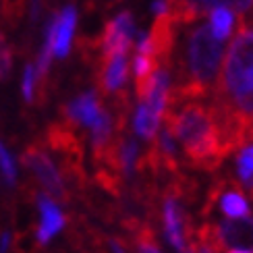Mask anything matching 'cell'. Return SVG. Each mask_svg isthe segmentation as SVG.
Returning <instances> with one entry per match:
<instances>
[{"label": "cell", "mask_w": 253, "mask_h": 253, "mask_svg": "<svg viewBox=\"0 0 253 253\" xmlns=\"http://www.w3.org/2000/svg\"><path fill=\"white\" fill-rule=\"evenodd\" d=\"M224 42L216 40L208 23H197L185 38L174 100H202L216 87Z\"/></svg>", "instance_id": "cell-3"}, {"label": "cell", "mask_w": 253, "mask_h": 253, "mask_svg": "<svg viewBox=\"0 0 253 253\" xmlns=\"http://www.w3.org/2000/svg\"><path fill=\"white\" fill-rule=\"evenodd\" d=\"M220 249H245L253 251V218H226L216 224Z\"/></svg>", "instance_id": "cell-8"}, {"label": "cell", "mask_w": 253, "mask_h": 253, "mask_svg": "<svg viewBox=\"0 0 253 253\" xmlns=\"http://www.w3.org/2000/svg\"><path fill=\"white\" fill-rule=\"evenodd\" d=\"M135 36V25L131 13H121L117 19L104 27L102 34V58H108L114 54H126L131 48V42Z\"/></svg>", "instance_id": "cell-7"}, {"label": "cell", "mask_w": 253, "mask_h": 253, "mask_svg": "<svg viewBox=\"0 0 253 253\" xmlns=\"http://www.w3.org/2000/svg\"><path fill=\"white\" fill-rule=\"evenodd\" d=\"M8 241H10V235L4 233L2 239H0V253H6V249H8Z\"/></svg>", "instance_id": "cell-22"}, {"label": "cell", "mask_w": 253, "mask_h": 253, "mask_svg": "<svg viewBox=\"0 0 253 253\" xmlns=\"http://www.w3.org/2000/svg\"><path fill=\"white\" fill-rule=\"evenodd\" d=\"M226 156L253 139V25L239 21L210 102Z\"/></svg>", "instance_id": "cell-1"}, {"label": "cell", "mask_w": 253, "mask_h": 253, "mask_svg": "<svg viewBox=\"0 0 253 253\" xmlns=\"http://www.w3.org/2000/svg\"><path fill=\"white\" fill-rule=\"evenodd\" d=\"M226 253H253V251H245V249H228Z\"/></svg>", "instance_id": "cell-23"}, {"label": "cell", "mask_w": 253, "mask_h": 253, "mask_svg": "<svg viewBox=\"0 0 253 253\" xmlns=\"http://www.w3.org/2000/svg\"><path fill=\"white\" fill-rule=\"evenodd\" d=\"M193 253H216L214 249H210V247H206V245H202V243H193Z\"/></svg>", "instance_id": "cell-21"}, {"label": "cell", "mask_w": 253, "mask_h": 253, "mask_svg": "<svg viewBox=\"0 0 253 253\" xmlns=\"http://www.w3.org/2000/svg\"><path fill=\"white\" fill-rule=\"evenodd\" d=\"M36 87H38V75H36V67L34 65H27L25 73H23V98L25 102H34L36 100Z\"/></svg>", "instance_id": "cell-18"}, {"label": "cell", "mask_w": 253, "mask_h": 253, "mask_svg": "<svg viewBox=\"0 0 253 253\" xmlns=\"http://www.w3.org/2000/svg\"><path fill=\"white\" fill-rule=\"evenodd\" d=\"M38 208L42 214L40 226H38V241L42 245H46L48 241L65 226V214H62V210L58 208L54 199L44 193L38 195Z\"/></svg>", "instance_id": "cell-12"}, {"label": "cell", "mask_w": 253, "mask_h": 253, "mask_svg": "<svg viewBox=\"0 0 253 253\" xmlns=\"http://www.w3.org/2000/svg\"><path fill=\"white\" fill-rule=\"evenodd\" d=\"M160 125H162V121L141 102L135 112V133L143 137V139H154L158 131H160Z\"/></svg>", "instance_id": "cell-15"}, {"label": "cell", "mask_w": 253, "mask_h": 253, "mask_svg": "<svg viewBox=\"0 0 253 253\" xmlns=\"http://www.w3.org/2000/svg\"><path fill=\"white\" fill-rule=\"evenodd\" d=\"M102 110L104 108L100 104L98 93L96 91H85L65 108V121H67V125L91 126L93 123H96V119L102 114Z\"/></svg>", "instance_id": "cell-11"}, {"label": "cell", "mask_w": 253, "mask_h": 253, "mask_svg": "<svg viewBox=\"0 0 253 253\" xmlns=\"http://www.w3.org/2000/svg\"><path fill=\"white\" fill-rule=\"evenodd\" d=\"M23 164L25 168L36 176V181L46 189V193L52 199H58V202H67L69 199V191H67V183L62 174L58 172V168L54 164V160L50 158V154L44 150L42 145L34 143L29 145L23 152Z\"/></svg>", "instance_id": "cell-4"}, {"label": "cell", "mask_w": 253, "mask_h": 253, "mask_svg": "<svg viewBox=\"0 0 253 253\" xmlns=\"http://www.w3.org/2000/svg\"><path fill=\"white\" fill-rule=\"evenodd\" d=\"M126 75H129L126 54H114V56H108V58H102L100 91L106 93V96H112V93L123 91Z\"/></svg>", "instance_id": "cell-10"}, {"label": "cell", "mask_w": 253, "mask_h": 253, "mask_svg": "<svg viewBox=\"0 0 253 253\" xmlns=\"http://www.w3.org/2000/svg\"><path fill=\"white\" fill-rule=\"evenodd\" d=\"M135 243H137V253H160L154 230L145 224L135 226Z\"/></svg>", "instance_id": "cell-16"}, {"label": "cell", "mask_w": 253, "mask_h": 253, "mask_svg": "<svg viewBox=\"0 0 253 253\" xmlns=\"http://www.w3.org/2000/svg\"><path fill=\"white\" fill-rule=\"evenodd\" d=\"M218 204L220 212H222L228 220L230 218H245L249 216V204L245 195L241 193L237 183H230L228 178H218L212 185L206 202V212H210Z\"/></svg>", "instance_id": "cell-6"}, {"label": "cell", "mask_w": 253, "mask_h": 253, "mask_svg": "<svg viewBox=\"0 0 253 253\" xmlns=\"http://www.w3.org/2000/svg\"><path fill=\"white\" fill-rule=\"evenodd\" d=\"M235 170H237L241 185L253 195V139H249L247 143H243L237 150Z\"/></svg>", "instance_id": "cell-13"}, {"label": "cell", "mask_w": 253, "mask_h": 253, "mask_svg": "<svg viewBox=\"0 0 253 253\" xmlns=\"http://www.w3.org/2000/svg\"><path fill=\"white\" fill-rule=\"evenodd\" d=\"M10 65H13V54H10V48L6 46L4 36L0 34V79H4L10 73Z\"/></svg>", "instance_id": "cell-19"}, {"label": "cell", "mask_w": 253, "mask_h": 253, "mask_svg": "<svg viewBox=\"0 0 253 253\" xmlns=\"http://www.w3.org/2000/svg\"><path fill=\"white\" fill-rule=\"evenodd\" d=\"M235 13L228 8H212L210 10V31L216 40L226 42V38L230 36V31L235 27Z\"/></svg>", "instance_id": "cell-14"}, {"label": "cell", "mask_w": 253, "mask_h": 253, "mask_svg": "<svg viewBox=\"0 0 253 253\" xmlns=\"http://www.w3.org/2000/svg\"><path fill=\"white\" fill-rule=\"evenodd\" d=\"M162 123L172 139L183 145L187 160L195 168L214 170L226 158L218 123L204 102L170 98Z\"/></svg>", "instance_id": "cell-2"}, {"label": "cell", "mask_w": 253, "mask_h": 253, "mask_svg": "<svg viewBox=\"0 0 253 253\" xmlns=\"http://www.w3.org/2000/svg\"><path fill=\"white\" fill-rule=\"evenodd\" d=\"M108 247H110L112 253H126L125 243H123V241H119V239H110L108 241Z\"/></svg>", "instance_id": "cell-20"}, {"label": "cell", "mask_w": 253, "mask_h": 253, "mask_svg": "<svg viewBox=\"0 0 253 253\" xmlns=\"http://www.w3.org/2000/svg\"><path fill=\"white\" fill-rule=\"evenodd\" d=\"M0 172H2V178L6 185H15L17 181V168H15V160L10 152L4 147V143L0 141Z\"/></svg>", "instance_id": "cell-17"}, {"label": "cell", "mask_w": 253, "mask_h": 253, "mask_svg": "<svg viewBox=\"0 0 253 253\" xmlns=\"http://www.w3.org/2000/svg\"><path fill=\"white\" fill-rule=\"evenodd\" d=\"M75 23H77L75 6L62 8V13L50 21V25H52V52H54V56L62 58V56L69 54L73 34H75Z\"/></svg>", "instance_id": "cell-9"}, {"label": "cell", "mask_w": 253, "mask_h": 253, "mask_svg": "<svg viewBox=\"0 0 253 253\" xmlns=\"http://www.w3.org/2000/svg\"><path fill=\"white\" fill-rule=\"evenodd\" d=\"M212 8H228L243 15L253 8V0H172V4L168 6V15L176 25H183L199 19L204 13H210Z\"/></svg>", "instance_id": "cell-5"}]
</instances>
